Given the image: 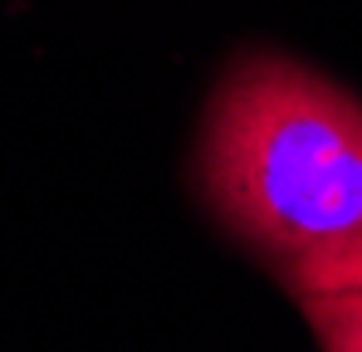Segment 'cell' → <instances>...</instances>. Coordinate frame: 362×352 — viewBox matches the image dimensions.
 Listing matches in <instances>:
<instances>
[{
	"mask_svg": "<svg viewBox=\"0 0 362 352\" xmlns=\"http://www.w3.org/2000/svg\"><path fill=\"white\" fill-rule=\"evenodd\" d=\"M196 181L211 216L294 293L362 289V103L289 54H240L216 83Z\"/></svg>",
	"mask_w": 362,
	"mask_h": 352,
	"instance_id": "6da1fadb",
	"label": "cell"
},
{
	"mask_svg": "<svg viewBox=\"0 0 362 352\" xmlns=\"http://www.w3.org/2000/svg\"><path fill=\"white\" fill-rule=\"evenodd\" d=\"M299 308L323 352H362V289L303 298Z\"/></svg>",
	"mask_w": 362,
	"mask_h": 352,
	"instance_id": "7a4b0ae2",
	"label": "cell"
}]
</instances>
